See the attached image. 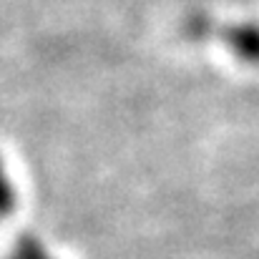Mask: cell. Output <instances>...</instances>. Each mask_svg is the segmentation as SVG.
Returning a JSON list of instances; mask_svg holds the SVG:
<instances>
[{"instance_id": "6da1fadb", "label": "cell", "mask_w": 259, "mask_h": 259, "mask_svg": "<svg viewBox=\"0 0 259 259\" xmlns=\"http://www.w3.org/2000/svg\"><path fill=\"white\" fill-rule=\"evenodd\" d=\"M181 33L191 40L222 43L234 58L259 68V23H252V20L222 23L211 15L194 13L181 23Z\"/></svg>"}, {"instance_id": "7a4b0ae2", "label": "cell", "mask_w": 259, "mask_h": 259, "mask_svg": "<svg viewBox=\"0 0 259 259\" xmlns=\"http://www.w3.org/2000/svg\"><path fill=\"white\" fill-rule=\"evenodd\" d=\"M5 259H53L48 254V249L43 247L40 239L30 237V234H23L20 239H15L13 249L5 254Z\"/></svg>"}, {"instance_id": "3957f363", "label": "cell", "mask_w": 259, "mask_h": 259, "mask_svg": "<svg viewBox=\"0 0 259 259\" xmlns=\"http://www.w3.org/2000/svg\"><path fill=\"white\" fill-rule=\"evenodd\" d=\"M13 209H15V189H13V181L0 161V219L8 217Z\"/></svg>"}]
</instances>
